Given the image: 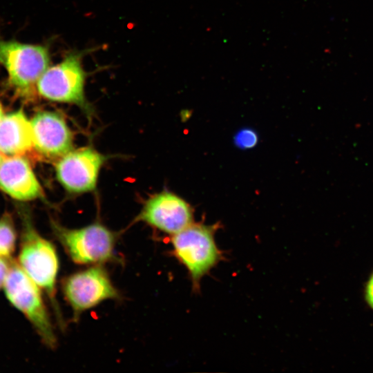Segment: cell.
Returning a JSON list of instances; mask_svg holds the SVG:
<instances>
[{
  "label": "cell",
  "mask_w": 373,
  "mask_h": 373,
  "mask_svg": "<svg viewBox=\"0 0 373 373\" xmlns=\"http://www.w3.org/2000/svg\"><path fill=\"white\" fill-rule=\"evenodd\" d=\"M365 296L368 305L373 309V273L367 280L365 287Z\"/></svg>",
  "instance_id": "obj_16"
},
{
  "label": "cell",
  "mask_w": 373,
  "mask_h": 373,
  "mask_svg": "<svg viewBox=\"0 0 373 373\" xmlns=\"http://www.w3.org/2000/svg\"><path fill=\"white\" fill-rule=\"evenodd\" d=\"M4 291L12 305L32 325L43 343L50 349L55 348L57 338L40 287L15 259L11 260Z\"/></svg>",
  "instance_id": "obj_3"
},
{
  "label": "cell",
  "mask_w": 373,
  "mask_h": 373,
  "mask_svg": "<svg viewBox=\"0 0 373 373\" xmlns=\"http://www.w3.org/2000/svg\"><path fill=\"white\" fill-rule=\"evenodd\" d=\"M61 287L73 310L74 320L103 301L120 298L119 293L101 265H93L69 275L63 280Z\"/></svg>",
  "instance_id": "obj_7"
},
{
  "label": "cell",
  "mask_w": 373,
  "mask_h": 373,
  "mask_svg": "<svg viewBox=\"0 0 373 373\" xmlns=\"http://www.w3.org/2000/svg\"><path fill=\"white\" fill-rule=\"evenodd\" d=\"M82 59V52H72L59 63L49 66L37 83L39 95L50 101L75 104L90 113L84 95L86 73Z\"/></svg>",
  "instance_id": "obj_6"
},
{
  "label": "cell",
  "mask_w": 373,
  "mask_h": 373,
  "mask_svg": "<svg viewBox=\"0 0 373 373\" xmlns=\"http://www.w3.org/2000/svg\"><path fill=\"white\" fill-rule=\"evenodd\" d=\"M34 147L31 122L21 110L4 115L0 122V152L23 155Z\"/></svg>",
  "instance_id": "obj_12"
},
{
  "label": "cell",
  "mask_w": 373,
  "mask_h": 373,
  "mask_svg": "<svg viewBox=\"0 0 373 373\" xmlns=\"http://www.w3.org/2000/svg\"><path fill=\"white\" fill-rule=\"evenodd\" d=\"M24 219L19 254V264L29 277L47 294L60 325L61 313L56 300V281L59 258L55 246L35 229L28 218Z\"/></svg>",
  "instance_id": "obj_1"
},
{
  "label": "cell",
  "mask_w": 373,
  "mask_h": 373,
  "mask_svg": "<svg viewBox=\"0 0 373 373\" xmlns=\"http://www.w3.org/2000/svg\"><path fill=\"white\" fill-rule=\"evenodd\" d=\"M52 231L70 258L79 265H102L113 261L117 236L104 225L95 222L68 229L51 222Z\"/></svg>",
  "instance_id": "obj_5"
},
{
  "label": "cell",
  "mask_w": 373,
  "mask_h": 373,
  "mask_svg": "<svg viewBox=\"0 0 373 373\" xmlns=\"http://www.w3.org/2000/svg\"><path fill=\"white\" fill-rule=\"evenodd\" d=\"M136 220L173 236L192 224L193 216L186 201L174 193L163 191L147 200Z\"/></svg>",
  "instance_id": "obj_9"
},
{
  "label": "cell",
  "mask_w": 373,
  "mask_h": 373,
  "mask_svg": "<svg viewBox=\"0 0 373 373\" xmlns=\"http://www.w3.org/2000/svg\"><path fill=\"white\" fill-rule=\"evenodd\" d=\"M3 158L2 157V153L0 152V164L2 162Z\"/></svg>",
  "instance_id": "obj_18"
},
{
  "label": "cell",
  "mask_w": 373,
  "mask_h": 373,
  "mask_svg": "<svg viewBox=\"0 0 373 373\" xmlns=\"http://www.w3.org/2000/svg\"><path fill=\"white\" fill-rule=\"evenodd\" d=\"M3 116L4 115H3V108H2L1 104L0 103V122L2 120Z\"/></svg>",
  "instance_id": "obj_17"
},
{
  "label": "cell",
  "mask_w": 373,
  "mask_h": 373,
  "mask_svg": "<svg viewBox=\"0 0 373 373\" xmlns=\"http://www.w3.org/2000/svg\"><path fill=\"white\" fill-rule=\"evenodd\" d=\"M0 64L14 90L21 97H32L38 80L49 67L48 46L0 39Z\"/></svg>",
  "instance_id": "obj_4"
},
{
  "label": "cell",
  "mask_w": 373,
  "mask_h": 373,
  "mask_svg": "<svg viewBox=\"0 0 373 373\" xmlns=\"http://www.w3.org/2000/svg\"><path fill=\"white\" fill-rule=\"evenodd\" d=\"M17 232L12 216L5 213L0 218V257L10 258L15 252Z\"/></svg>",
  "instance_id": "obj_13"
},
{
  "label": "cell",
  "mask_w": 373,
  "mask_h": 373,
  "mask_svg": "<svg viewBox=\"0 0 373 373\" xmlns=\"http://www.w3.org/2000/svg\"><path fill=\"white\" fill-rule=\"evenodd\" d=\"M213 225L191 224L172 236V253L186 268L197 290L201 279L222 259L215 241Z\"/></svg>",
  "instance_id": "obj_2"
},
{
  "label": "cell",
  "mask_w": 373,
  "mask_h": 373,
  "mask_svg": "<svg viewBox=\"0 0 373 373\" xmlns=\"http://www.w3.org/2000/svg\"><path fill=\"white\" fill-rule=\"evenodd\" d=\"M10 258L0 257V289L4 286L11 263Z\"/></svg>",
  "instance_id": "obj_15"
},
{
  "label": "cell",
  "mask_w": 373,
  "mask_h": 373,
  "mask_svg": "<svg viewBox=\"0 0 373 373\" xmlns=\"http://www.w3.org/2000/svg\"><path fill=\"white\" fill-rule=\"evenodd\" d=\"M106 159L91 147L72 150L57 162V178L68 192L92 191L96 188L99 172Z\"/></svg>",
  "instance_id": "obj_8"
},
{
  "label": "cell",
  "mask_w": 373,
  "mask_h": 373,
  "mask_svg": "<svg viewBox=\"0 0 373 373\" xmlns=\"http://www.w3.org/2000/svg\"><path fill=\"white\" fill-rule=\"evenodd\" d=\"M35 149L48 157H61L73 150V135L63 117L40 111L30 121Z\"/></svg>",
  "instance_id": "obj_10"
},
{
  "label": "cell",
  "mask_w": 373,
  "mask_h": 373,
  "mask_svg": "<svg viewBox=\"0 0 373 373\" xmlns=\"http://www.w3.org/2000/svg\"><path fill=\"white\" fill-rule=\"evenodd\" d=\"M0 189L12 198L27 201L43 196V191L28 160L9 156L0 164Z\"/></svg>",
  "instance_id": "obj_11"
},
{
  "label": "cell",
  "mask_w": 373,
  "mask_h": 373,
  "mask_svg": "<svg viewBox=\"0 0 373 373\" xmlns=\"http://www.w3.org/2000/svg\"><path fill=\"white\" fill-rule=\"evenodd\" d=\"M257 142V133L251 128L241 129L234 137L235 145L242 149H251L256 145Z\"/></svg>",
  "instance_id": "obj_14"
}]
</instances>
